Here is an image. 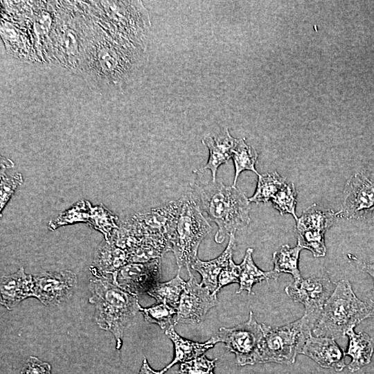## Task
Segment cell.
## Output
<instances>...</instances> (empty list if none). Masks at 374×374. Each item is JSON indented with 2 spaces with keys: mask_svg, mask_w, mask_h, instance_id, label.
Instances as JSON below:
<instances>
[{
  "mask_svg": "<svg viewBox=\"0 0 374 374\" xmlns=\"http://www.w3.org/2000/svg\"><path fill=\"white\" fill-rule=\"evenodd\" d=\"M143 46L101 30L94 33L80 59L86 78L98 85L120 84L139 62Z\"/></svg>",
  "mask_w": 374,
  "mask_h": 374,
  "instance_id": "obj_1",
  "label": "cell"
},
{
  "mask_svg": "<svg viewBox=\"0 0 374 374\" xmlns=\"http://www.w3.org/2000/svg\"><path fill=\"white\" fill-rule=\"evenodd\" d=\"M191 187L190 197L218 227L215 235L216 242L222 243L226 236L250 223V202L236 186L211 179L194 183Z\"/></svg>",
  "mask_w": 374,
  "mask_h": 374,
  "instance_id": "obj_2",
  "label": "cell"
},
{
  "mask_svg": "<svg viewBox=\"0 0 374 374\" xmlns=\"http://www.w3.org/2000/svg\"><path fill=\"white\" fill-rule=\"evenodd\" d=\"M89 289V302L95 307L96 323L114 335L116 349L120 350L124 330L141 307L137 296L122 290L107 277L91 279Z\"/></svg>",
  "mask_w": 374,
  "mask_h": 374,
  "instance_id": "obj_3",
  "label": "cell"
},
{
  "mask_svg": "<svg viewBox=\"0 0 374 374\" xmlns=\"http://www.w3.org/2000/svg\"><path fill=\"white\" fill-rule=\"evenodd\" d=\"M368 318H372L368 301L364 302L357 297L348 280H340L312 332L314 336L335 339L344 337L349 330Z\"/></svg>",
  "mask_w": 374,
  "mask_h": 374,
  "instance_id": "obj_4",
  "label": "cell"
},
{
  "mask_svg": "<svg viewBox=\"0 0 374 374\" xmlns=\"http://www.w3.org/2000/svg\"><path fill=\"white\" fill-rule=\"evenodd\" d=\"M263 339L258 363L291 364L301 353L306 340L312 334L313 326L304 314L294 322L278 327L262 323Z\"/></svg>",
  "mask_w": 374,
  "mask_h": 374,
  "instance_id": "obj_5",
  "label": "cell"
},
{
  "mask_svg": "<svg viewBox=\"0 0 374 374\" xmlns=\"http://www.w3.org/2000/svg\"><path fill=\"white\" fill-rule=\"evenodd\" d=\"M182 199L170 244L178 267H186L190 273V267L197 258L199 246L212 228L191 197H183Z\"/></svg>",
  "mask_w": 374,
  "mask_h": 374,
  "instance_id": "obj_6",
  "label": "cell"
},
{
  "mask_svg": "<svg viewBox=\"0 0 374 374\" xmlns=\"http://www.w3.org/2000/svg\"><path fill=\"white\" fill-rule=\"evenodd\" d=\"M103 19L108 23L114 34L143 46L150 26L146 9L141 1H98Z\"/></svg>",
  "mask_w": 374,
  "mask_h": 374,
  "instance_id": "obj_7",
  "label": "cell"
},
{
  "mask_svg": "<svg viewBox=\"0 0 374 374\" xmlns=\"http://www.w3.org/2000/svg\"><path fill=\"white\" fill-rule=\"evenodd\" d=\"M263 335L262 324L256 321L251 311L247 321L233 328L222 327L211 338L215 344L224 343L226 349L235 354L238 366H245L258 364Z\"/></svg>",
  "mask_w": 374,
  "mask_h": 374,
  "instance_id": "obj_8",
  "label": "cell"
},
{
  "mask_svg": "<svg viewBox=\"0 0 374 374\" xmlns=\"http://www.w3.org/2000/svg\"><path fill=\"white\" fill-rule=\"evenodd\" d=\"M182 203L181 198L132 216L141 229L144 238L163 253L171 250L170 240Z\"/></svg>",
  "mask_w": 374,
  "mask_h": 374,
  "instance_id": "obj_9",
  "label": "cell"
},
{
  "mask_svg": "<svg viewBox=\"0 0 374 374\" xmlns=\"http://www.w3.org/2000/svg\"><path fill=\"white\" fill-rule=\"evenodd\" d=\"M338 217V212L314 204L305 209L296 221L297 244L311 251L314 257L326 255L325 233Z\"/></svg>",
  "mask_w": 374,
  "mask_h": 374,
  "instance_id": "obj_10",
  "label": "cell"
},
{
  "mask_svg": "<svg viewBox=\"0 0 374 374\" xmlns=\"http://www.w3.org/2000/svg\"><path fill=\"white\" fill-rule=\"evenodd\" d=\"M335 284L326 275H312L287 285L286 294L305 307L304 315L314 327L321 317L324 305L335 290Z\"/></svg>",
  "mask_w": 374,
  "mask_h": 374,
  "instance_id": "obj_11",
  "label": "cell"
},
{
  "mask_svg": "<svg viewBox=\"0 0 374 374\" xmlns=\"http://www.w3.org/2000/svg\"><path fill=\"white\" fill-rule=\"evenodd\" d=\"M374 214V172L362 170L348 179L338 217L359 219Z\"/></svg>",
  "mask_w": 374,
  "mask_h": 374,
  "instance_id": "obj_12",
  "label": "cell"
},
{
  "mask_svg": "<svg viewBox=\"0 0 374 374\" xmlns=\"http://www.w3.org/2000/svg\"><path fill=\"white\" fill-rule=\"evenodd\" d=\"M161 258L146 262H130L111 275L114 284L132 294L138 296L148 292L161 278Z\"/></svg>",
  "mask_w": 374,
  "mask_h": 374,
  "instance_id": "obj_13",
  "label": "cell"
},
{
  "mask_svg": "<svg viewBox=\"0 0 374 374\" xmlns=\"http://www.w3.org/2000/svg\"><path fill=\"white\" fill-rule=\"evenodd\" d=\"M180 297L176 323H198L209 310L217 305V296L198 283L191 272Z\"/></svg>",
  "mask_w": 374,
  "mask_h": 374,
  "instance_id": "obj_14",
  "label": "cell"
},
{
  "mask_svg": "<svg viewBox=\"0 0 374 374\" xmlns=\"http://www.w3.org/2000/svg\"><path fill=\"white\" fill-rule=\"evenodd\" d=\"M33 281L34 297L44 305L52 306L71 296L77 284V276L66 269L34 275Z\"/></svg>",
  "mask_w": 374,
  "mask_h": 374,
  "instance_id": "obj_15",
  "label": "cell"
},
{
  "mask_svg": "<svg viewBox=\"0 0 374 374\" xmlns=\"http://www.w3.org/2000/svg\"><path fill=\"white\" fill-rule=\"evenodd\" d=\"M311 358L321 366L341 371L347 365L345 363V352L335 339L327 337L314 336L311 334L301 352Z\"/></svg>",
  "mask_w": 374,
  "mask_h": 374,
  "instance_id": "obj_16",
  "label": "cell"
},
{
  "mask_svg": "<svg viewBox=\"0 0 374 374\" xmlns=\"http://www.w3.org/2000/svg\"><path fill=\"white\" fill-rule=\"evenodd\" d=\"M33 276L27 274L24 267L16 272L1 278V304L7 310H12L29 297H34Z\"/></svg>",
  "mask_w": 374,
  "mask_h": 374,
  "instance_id": "obj_17",
  "label": "cell"
},
{
  "mask_svg": "<svg viewBox=\"0 0 374 374\" xmlns=\"http://www.w3.org/2000/svg\"><path fill=\"white\" fill-rule=\"evenodd\" d=\"M129 263L127 252L113 242L104 240L96 248L91 271L96 278L107 277Z\"/></svg>",
  "mask_w": 374,
  "mask_h": 374,
  "instance_id": "obj_18",
  "label": "cell"
},
{
  "mask_svg": "<svg viewBox=\"0 0 374 374\" xmlns=\"http://www.w3.org/2000/svg\"><path fill=\"white\" fill-rule=\"evenodd\" d=\"M238 139L231 136L228 128L217 135H207L202 139V143L209 150L208 162L202 170H209L212 179H216L219 167L232 158L233 150Z\"/></svg>",
  "mask_w": 374,
  "mask_h": 374,
  "instance_id": "obj_19",
  "label": "cell"
},
{
  "mask_svg": "<svg viewBox=\"0 0 374 374\" xmlns=\"http://www.w3.org/2000/svg\"><path fill=\"white\" fill-rule=\"evenodd\" d=\"M235 247V234L229 235V240L226 249L217 258L208 260H201L198 257L191 265V268L199 273L202 276L200 284L213 293L217 287L218 276L233 258V252Z\"/></svg>",
  "mask_w": 374,
  "mask_h": 374,
  "instance_id": "obj_20",
  "label": "cell"
},
{
  "mask_svg": "<svg viewBox=\"0 0 374 374\" xmlns=\"http://www.w3.org/2000/svg\"><path fill=\"white\" fill-rule=\"evenodd\" d=\"M166 335L173 342L175 356L172 361L163 369L166 371L179 362H184L202 355L206 350L214 347L215 343L211 338L206 342H195L179 336L173 326L165 330Z\"/></svg>",
  "mask_w": 374,
  "mask_h": 374,
  "instance_id": "obj_21",
  "label": "cell"
},
{
  "mask_svg": "<svg viewBox=\"0 0 374 374\" xmlns=\"http://www.w3.org/2000/svg\"><path fill=\"white\" fill-rule=\"evenodd\" d=\"M346 335L348 336L349 342L345 355L351 357L347 367L350 372H355L371 362L374 352V344L368 334L356 333L354 328L349 330Z\"/></svg>",
  "mask_w": 374,
  "mask_h": 374,
  "instance_id": "obj_22",
  "label": "cell"
},
{
  "mask_svg": "<svg viewBox=\"0 0 374 374\" xmlns=\"http://www.w3.org/2000/svg\"><path fill=\"white\" fill-rule=\"evenodd\" d=\"M253 249L248 248L246 250L242 262L240 264V273L239 277L240 287L236 293L246 290L248 294L251 293L254 284L260 283L262 280H268L270 278L277 280L278 276L273 270L264 271L255 264L252 253Z\"/></svg>",
  "mask_w": 374,
  "mask_h": 374,
  "instance_id": "obj_23",
  "label": "cell"
},
{
  "mask_svg": "<svg viewBox=\"0 0 374 374\" xmlns=\"http://www.w3.org/2000/svg\"><path fill=\"white\" fill-rule=\"evenodd\" d=\"M303 248L298 244L291 247L288 244L280 246L272 256L273 271L279 277L282 273L290 274L294 280L302 278L299 269L300 252Z\"/></svg>",
  "mask_w": 374,
  "mask_h": 374,
  "instance_id": "obj_24",
  "label": "cell"
},
{
  "mask_svg": "<svg viewBox=\"0 0 374 374\" xmlns=\"http://www.w3.org/2000/svg\"><path fill=\"white\" fill-rule=\"evenodd\" d=\"M118 217L103 205L92 206L89 203V217L87 224L101 232L107 241H112L119 228Z\"/></svg>",
  "mask_w": 374,
  "mask_h": 374,
  "instance_id": "obj_25",
  "label": "cell"
},
{
  "mask_svg": "<svg viewBox=\"0 0 374 374\" xmlns=\"http://www.w3.org/2000/svg\"><path fill=\"white\" fill-rule=\"evenodd\" d=\"M186 282L178 274L172 279L157 283L147 294L154 298L158 303H166L169 305L177 308L181 295Z\"/></svg>",
  "mask_w": 374,
  "mask_h": 374,
  "instance_id": "obj_26",
  "label": "cell"
},
{
  "mask_svg": "<svg viewBox=\"0 0 374 374\" xmlns=\"http://www.w3.org/2000/svg\"><path fill=\"white\" fill-rule=\"evenodd\" d=\"M258 183L254 194L249 198L251 202L267 203L287 181L285 178L277 172L259 174Z\"/></svg>",
  "mask_w": 374,
  "mask_h": 374,
  "instance_id": "obj_27",
  "label": "cell"
},
{
  "mask_svg": "<svg viewBox=\"0 0 374 374\" xmlns=\"http://www.w3.org/2000/svg\"><path fill=\"white\" fill-rule=\"evenodd\" d=\"M232 159L235 167L233 186H236L240 174L244 170H250L257 175H259L255 168L258 153L252 147L246 143L244 139H238L233 150Z\"/></svg>",
  "mask_w": 374,
  "mask_h": 374,
  "instance_id": "obj_28",
  "label": "cell"
},
{
  "mask_svg": "<svg viewBox=\"0 0 374 374\" xmlns=\"http://www.w3.org/2000/svg\"><path fill=\"white\" fill-rule=\"evenodd\" d=\"M89 202L80 200L71 207L61 213L48 223V228L54 231L60 226L80 222H88L89 217Z\"/></svg>",
  "mask_w": 374,
  "mask_h": 374,
  "instance_id": "obj_29",
  "label": "cell"
},
{
  "mask_svg": "<svg viewBox=\"0 0 374 374\" xmlns=\"http://www.w3.org/2000/svg\"><path fill=\"white\" fill-rule=\"evenodd\" d=\"M145 321L157 324L161 329L166 330L176 323L177 310L166 303H157L149 308H140Z\"/></svg>",
  "mask_w": 374,
  "mask_h": 374,
  "instance_id": "obj_30",
  "label": "cell"
},
{
  "mask_svg": "<svg viewBox=\"0 0 374 374\" xmlns=\"http://www.w3.org/2000/svg\"><path fill=\"white\" fill-rule=\"evenodd\" d=\"M273 207L278 211L281 215L291 214L296 221V214L297 192L294 184L285 182L271 200Z\"/></svg>",
  "mask_w": 374,
  "mask_h": 374,
  "instance_id": "obj_31",
  "label": "cell"
},
{
  "mask_svg": "<svg viewBox=\"0 0 374 374\" xmlns=\"http://www.w3.org/2000/svg\"><path fill=\"white\" fill-rule=\"evenodd\" d=\"M10 169L1 168L0 213L17 188L23 183L21 173L9 175Z\"/></svg>",
  "mask_w": 374,
  "mask_h": 374,
  "instance_id": "obj_32",
  "label": "cell"
},
{
  "mask_svg": "<svg viewBox=\"0 0 374 374\" xmlns=\"http://www.w3.org/2000/svg\"><path fill=\"white\" fill-rule=\"evenodd\" d=\"M217 359H209L202 355L193 359L181 363L179 374H214Z\"/></svg>",
  "mask_w": 374,
  "mask_h": 374,
  "instance_id": "obj_33",
  "label": "cell"
},
{
  "mask_svg": "<svg viewBox=\"0 0 374 374\" xmlns=\"http://www.w3.org/2000/svg\"><path fill=\"white\" fill-rule=\"evenodd\" d=\"M240 273V265L235 264L231 258L220 272L217 279V287L213 294L216 295L222 287L230 283H239Z\"/></svg>",
  "mask_w": 374,
  "mask_h": 374,
  "instance_id": "obj_34",
  "label": "cell"
},
{
  "mask_svg": "<svg viewBox=\"0 0 374 374\" xmlns=\"http://www.w3.org/2000/svg\"><path fill=\"white\" fill-rule=\"evenodd\" d=\"M20 374H51V365L31 356L26 362Z\"/></svg>",
  "mask_w": 374,
  "mask_h": 374,
  "instance_id": "obj_35",
  "label": "cell"
},
{
  "mask_svg": "<svg viewBox=\"0 0 374 374\" xmlns=\"http://www.w3.org/2000/svg\"><path fill=\"white\" fill-rule=\"evenodd\" d=\"M359 266L363 271L369 274L373 278V286L371 290V299L374 301V263L359 262Z\"/></svg>",
  "mask_w": 374,
  "mask_h": 374,
  "instance_id": "obj_36",
  "label": "cell"
},
{
  "mask_svg": "<svg viewBox=\"0 0 374 374\" xmlns=\"http://www.w3.org/2000/svg\"><path fill=\"white\" fill-rule=\"evenodd\" d=\"M166 371L163 368L161 371L152 369L150 366L147 359L144 358L139 374H163Z\"/></svg>",
  "mask_w": 374,
  "mask_h": 374,
  "instance_id": "obj_37",
  "label": "cell"
},
{
  "mask_svg": "<svg viewBox=\"0 0 374 374\" xmlns=\"http://www.w3.org/2000/svg\"><path fill=\"white\" fill-rule=\"evenodd\" d=\"M367 301H368V302L369 303V305H370V308H371V312H372V318H374V301H373L371 299H369Z\"/></svg>",
  "mask_w": 374,
  "mask_h": 374,
  "instance_id": "obj_38",
  "label": "cell"
}]
</instances>
